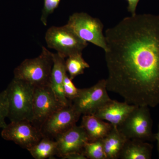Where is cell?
Masks as SVG:
<instances>
[{"instance_id":"30bf717a","label":"cell","mask_w":159,"mask_h":159,"mask_svg":"<svg viewBox=\"0 0 159 159\" xmlns=\"http://www.w3.org/2000/svg\"><path fill=\"white\" fill-rule=\"evenodd\" d=\"M81 116L72 103L54 112L41 125L40 129L43 136L54 139L76 125Z\"/></svg>"},{"instance_id":"4fadbf2b","label":"cell","mask_w":159,"mask_h":159,"mask_svg":"<svg viewBox=\"0 0 159 159\" xmlns=\"http://www.w3.org/2000/svg\"><path fill=\"white\" fill-rule=\"evenodd\" d=\"M52 56L53 64L50 77V87L63 105H70L72 102L66 98L63 89L65 77L67 74L66 67L65 58L57 53H52Z\"/></svg>"},{"instance_id":"9c48e42d","label":"cell","mask_w":159,"mask_h":159,"mask_svg":"<svg viewBox=\"0 0 159 159\" xmlns=\"http://www.w3.org/2000/svg\"><path fill=\"white\" fill-rule=\"evenodd\" d=\"M63 106L55 96L50 85L36 87L33 101L32 123L40 129L52 114Z\"/></svg>"},{"instance_id":"52a82bcc","label":"cell","mask_w":159,"mask_h":159,"mask_svg":"<svg viewBox=\"0 0 159 159\" xmlns=\"http://www.w3.org/2000/svg\"><path fill=\"white\" fill-rule=\"evenodd\" d=\"M111 99L107 93L106 80L102 79L89 88L80 89L72 105L81 115H94Z\"/></svg>"},{"instance_id":"44dd1931","label":"cell","mask_w":159,"mask_h":159,"mask_svg":"<svg viewBox=\"0 0 159 159\" xmlns=\"http://www.w3.org/2000/svg\"><path fill=\"white\" fill-rule=\"evenodd\" d=\"M72 80L67 74H66L64 81V92L66 99L72 102L77 98L80 91V89L76 87Z\"/></svg>"},{"instance_id":"5b68a950","label":"cell","mask_w":159,"mask_h":159,"mask_svg":"<svg viewBox=\"0 0 159 159\" xmlns=\"http://www.w3.org/2000/svg\"><path fill=\"white\" fill-rule=\"evenodd\" d=\"M152 125L149 107L136 106L118 128L127 139L152 142L155 140Z\"/></svg>"},{"instance_id":"ffe728a7","label":"cell","mask_w":159,"mask_h":159,"mask_svg":"<svg viewBox=\"0 0 159 159\" xmlns=\"http://www.w3.org/2000/svg\"><path fill=\"white\" fill-rule=\"evenodd\" d=\"M61 0H44L43 7L40 20L43 25L47 26L49 16L53 13L59 6Z\"/></svg>"},{"instance_id":"7a4b0ae2","label":"cell","mask_w":159,"mask_h":159,"mask_svg":"<svg viewBox=\"0 0 159 159\" xmlns=\"http://www.w3.org/2000/svg\"><path fill=\"white\" fill-rule=\"evenodd\" d=\"M35 87L13 78L6 91L9 105L8 118L11 122H32L33 101Z\"/></svg>"},{"instance_id":"d4e9b609","label":"cell","mask_w":159,"mask_h":159,"mask_svg":"<svg viewBox=\"0 0 159 159\" xmlns=\"http://www.w3.org/2000/svg\"><path fill=\"white\" fill-rule=\"evenodd\" d=\"M155 140L157 141V148L158 152L159 157V124L158 125V130L157 133L154 134Z\"/></svg>"},{"instance_id":"8992f818","label":"cell","mask_w":159,"mask_h":159,"mask_svg":"<svg viewBox=\"0 0 159 159\" xmlns=\"http://www.w3.org/2000/svg\"><path fill=\"white\" fill-rule=\"evenodd\" d=\"M66 25L84 41L99 47L104 51L107 50L103 24L99 19L85 12H75L70 16Z\"/></svg>"},{"instance_id":"603a6c76","label":"cell","mask_w":159,"mask_h":159,"mask_svg":"<svg viewBox=\"0 0 159 159\" xmlns=\"http://www.w3.org/2000/svg\"><path fill=\"white\" fill-rule=\"evenodd\" d=\"M63 159H87L83 152H75L68 154L63 157Z\"/></svg>"},{"instance_id":"277c9868","label":"cell","mask_w":159,"mask_h":159,"mask_svg":"<svg viewBox=\"0 0 159 159\" xmlns=\"http://www.w3.org/2000/svg\"><path fill=\"white\" fill-rule=\"evenodd\" d=\"M45 39L48 48L56 50L65 58L73 54L82 53L88 45L67 25L50 27L46 31Z\"/></svg>"},{"instance_id":"7402d4cb","label":"cell","mask_w":159,"mask_h":159,"mask_svg":"<svg viewBox=\"0 0 159 159\" xmlns=\"http://www.w3.org/2000/svg\"><path fill=\"white\" fill-rule=\"evenodd\" d=\"M9 114V105L6 90L0 93V128L3 129L7 125L5 119Z\"/></svg>"},{"instance_id":"2e32d148","label":"cell","mask_w":159,"mask_h":159,"mask_svg":"<svg viewBox=\"0 0 159 159\" xmlns=\"http://www.w3.org/2000/svg\"><path fill=\"white\" fill-rule=\"evenodd\" d=\"M127 139L117 126L113 125L110 131L102 139L107 159H119Z\"/></svg>"},{"instance_id":"ba28073f","label":"cell","mask_w":159,"mask_h":159,"mask_svg":"<svg viewBox=\"0 0 159 159\" xmlns=\"http://www.w3.org/2000/svg\"><path fill=\"white\" fill-rule=\"evenodd\" d=\"M1 136L27 150L43 137L40 129L32 122L26 120L11 122L2 129Z\"/></svg>"},{"instance_id":"8fae6325","label":"cell","mask_w":159,"mask_h":159,"mask_svg":"<svg viewBox=\"0 0 159 159\" xmlns=\"http://www.w3.org/2000/svg\"><path fill=\"white\" fill-rule=\"evenodd\" d=\"M54 139L57 144V156L61 158L72 152H83L84 145L89 142L86 134L80 125H74Z\"/></svg>"},{"instance_id":"3957f363","label":"cell","mask_w":159,"mask_h":159,"mask_svg":"<svg viewBox=\"0 0 159 159\" xmlns=\"http://www.w3.org/2000/svg\"><path fill=\"white\" fill-rule=\"evenodd\" d=\"M52 52L44 47L35 58L26 59L14 70V78L36 87L50 85L53 66Z\"/></svg>"},{"instance_id":"6da1fadb","label":"cell","mask_w":159,"mask_h":159,"mask_svg":"<svg viewBox=\"0 0 159 159\" xmlns=\"http://www.w3.org/2000/svg\"><path fill=\"white\" fill-rule=\"evenodd\" d=\"M104 35L107 91L132 105H159V15H131Z\"/></svg>"},{"instance_id":"cb8c5ba5","label":"cell","mask_w":159,"mask_h":159,"mask_svg":"<svg viewBox=\"0 0 159 159\" xmlns=\"http://www.w3.org/2000/svg\"><path fill=\"white\" fill-rule=\"evenodd\" d=\"M128 2V6L127 7L128 11L131 14V15L136 14L137 6L140 0H126Z\"/></svg>"},{"instance_id":"ac0fdd59","label":"cell","mask_w":159,"mask_h":159,"mask_svg":"<svg viewBox=\"0 0 159 159\" xmlns=\"http://www.w3.org/2000/svg\"><path fill=\"white\" fill-rule=\"evenodd\" d=\"M66 58L65 61L66 70L72 80L83 74L85 70L89 68V65L83 57L82 53L73 54Z\"/></svg>"},{"instance_id":"d6986e66","label":"cell","mask_w":159,"mask_h":159,"mask_svg":"<svg viewBox=\"0 0 159 159\" xmlns=\"http://www.w3.org/2000/svg\"><path fill=\"white\" fill-rule=\"evenodd\" d=\"M83 152L87 159H107L102 139L86 142Z\"/></svg>"},{"instance_id":"5bb4252c","label":"cell","mask_w":159,"mask_h":159,"mask_svg":"<svg viewBox=\"0 0 159 159\" xmlns=\"http://www.w3.org/2000/svg\"><path fill=\"white\" fill-rule=\"evenodd\" d=\"M80 125L86 134L89 142L103 139L113 127L109 122H105L94 115H83Z\"/></svg>"},{"instance_id":"7c38bea8","label":"cell","mask_w":159,"mask_h":159,"mask_svg":"<svg viewBox=\"0 0 159 159\" xmlns=\"http://www.w3.org/2000/svg\"><path fill=\"white\" fill-rule=\"evenodd\" d=\"M136 106L125 101L120 102L111 99L99 109L94 115L114 126L119 127Z\"/></svg>"},{"instance_id":"e0dca14e","label":"cell","mask_w":159,"mask_h":159,"mask_svg":"<svg viewBox=\"0 0 159 159\" xmlns=\"http://www.w3.org/2000/svg\"><path fill=\"white\" fill-rule=\"evenodd\" d=\"M57 144L55 139L43 136L28 151L35 159L53 158L57 155Z\"/></svg>"},{"instance_id":"9a60e30c","label":"cell","mask_w":159,"mask_h":159,"mask_svg":"<svg viewBox=\"0 0 159 159\" xmlns=\"http://www.w3.org/2000/svg\"><path fill=\"white\" fill-rule=\"evenodd\" d=\"M153 146L139 139H127L119 156L121 159H150Z\"/></svg>"}]
</instances>
